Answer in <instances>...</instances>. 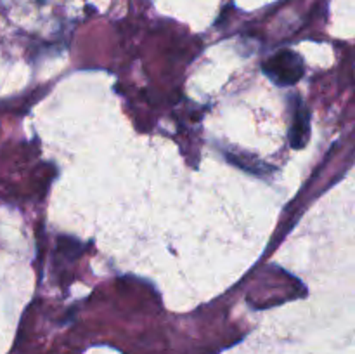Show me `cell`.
<instances>
[{"label": "cell", "instance_id": "obj_2", "mask_svg": "<svg viewBox=\"0 0 355 354\" xmlns=\"http://www.w3.org/2000/svg\"><path fill=\"white\" fill-rule=\"evenodd\" d=\"M309 135H311V113L302 103V99H297L293 111V124L290 128V142L295 149H300L307 144Z\"/></svg>", "mask_w": 355, "mask_h": 354}, {"label": "cell", "instance_id": "obj_1", "mask_svg": "<svg viewBox=\"0 0 355 354\" xmlns=\"http://www.w3.org/2000/svg\"><path fill=\"white\" fill-rule=\"evenodd\" d=\"M263 73L281 87L295 85L305 73L304 61L293 51H279L262 65Z\"/></svg>", "mask_w": 355, "mask_h": 354}]
</instances>
